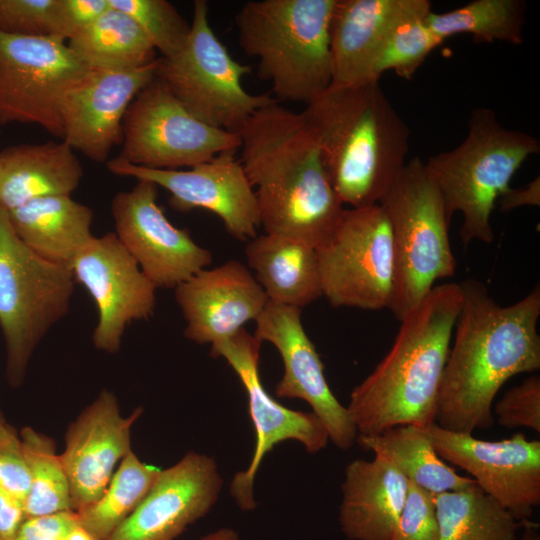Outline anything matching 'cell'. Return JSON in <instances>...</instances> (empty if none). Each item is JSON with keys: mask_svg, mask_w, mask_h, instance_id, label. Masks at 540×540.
Listing matches in <instances>:
<instances>
[{"mask_svg": "<svg viewBox=\"0 0 540 540\" xmlns=\"http://www.w3.org/2000/svg\"><path fill=\"white\" fill-rule=\"evenodd\" d=\"M527 4L522 0H473L456 9L426 15L429 28L443 41L462 33L482 42L520 45Z\"/></svg>", "mask_w": 540, "mask_h": 540, "instance_id": "cell-32", "label": "cell"}, {"mask_svg": "<svg viewBox=\"0 0 540 540\" xmlns=\"http://www.w3.org/2000/svg\"><path fill=\"white\" fill-rule=\"evenodd\" d=\"M355 459L345 469L339 522L350 540H391L408 480L386 458Z\"/></svg>", "mask_w": 540, "mask_h": 540, "instance_id": "cell-24", "label": "cell"}, {"mask_svg": "<svg viewBox=\"0 0 540 540\" xmlns=\"http://www.w3.org/2000/svg\"><path fill=\"white\" fill-rule=\"evenodd\" d=\"M142 412L139 407L123 417L116 396L105 389L69 425L59 456L74 512L103 494L118 462L132 451L131 428Z\"/></svg>", "mask_w": 540, "mask_h": 540, "instance_id": "cell-20", "label": "cell"}, {"mask_svg": "<svg viewBox=\"0 0 540 540\" xmlns=\"http://www.w3.org/2000/svg\"><path fill=\"white\" fill-rule=\"evenodd\" d=\"M461 309L449 349L435 423L473 434L494 423V399L513 376L540 369V288L509 306L499 305L481 282L460 283Z\"/></svg>", "mask_w": 540, "mask_h": 540, "instance_id": "cell-1", "label": "cell"}, {"mask_svg": "<svg viewBox=\"0 0 540 540\" xmlns=\"http://www.w3.org/2000/svg\"><path fill=\"white\" fill-rule=\"evenodd\" d=\"M19 436L29 473L24 520L73 511L68 479L54 440L28 426Z\"/></svg>", "mask_w": 540, "mask_h": 540, "instance_id": "cell-33", "label": "cell"}, {"mask_svg": "<svg viewBox=\"0 0 540 540\" xmlns=\"http://www.w3.org/2000/svg\"><path fill=\"white\" fill-rule=\"evenodd\" d=\"M69 268L75 283L87 290L97 308L93 345L117 353L127 326L153 315L157 288L114 232L94 236Z\"/></svg>", "mask_w": 540, "mask_h": 540, "instance_id": "cell-14", "label": "cell"}, {"mask_svg": "<svg viewBox=\"0 0 540 540\" xmlns=\"http://www.w3.org/2000/svg\"><path fill=\"white\" fill-rule=\"evenodd\" d=\"M390 224L394 280L389 310L400 321L439 279L455 274L449 238L450 219L442 195L425 163H405L378 203Z\"/></svg>", "mask_w": 540, "mask_h": 540, "instance_id": "cell-7", "label": "cell"}, {"mask_svg": "<svg viewBox=\"0 0 540 540\" xmlns=\"http://www.w3.org/2000/svg\"><path fill=\"white\" fill-rule=\"evenodd\" d=\"M523 525L525 530L520 540H540V536L535 524L525 520L523 521Z\"/></svg>", "mask_w": 540, "mask_h": 540, "instance_id": "cell-46", "label": "cell"}, {"mask_svg": "<svg viewBox=\"0 0 540 540\" xmlns=\"http://www.w3.org/2000/svg\"><path fill=\"white\" fill-rule=\"evenodd\" d=\"M161 469L142 462L131 451L121 461L103 494L75 512L78 524L94 540H108L137 508L155 483Z\"/></svg>", "mask_w": 540, "mask_h": 540, "instance_id": "cell-31", "label": "cell"}, {"mask_svg": "<svg viewBox=\"0 0 540 540\" xmlns=\"http://www.w3.org/2000/svg\"><path fill=\"white\" fill-rule=\"evenodd\" d=\"M158 187L137 180L111 202L115 235L156 288H175L212 262L187 229L174 226L157 203Z\"/></svg>", "mask_w": 540, "mask_h": 540, "instance_id": "cell-16", "label": "cell"}, {"mask_svg": "<svg viewBox=\"0 0 540 540\" xmlns=\"http://www.w3.org/2000/svg\"><path fill=\"white\" fill-rule=\"evenodd\" d=\"M109 4L136 22L161 57L176 54L188 39L191 24L166 0H109Z\"/></svg>", "mask_w": 540, "mask_h": 540, "instance_id": "cell-35", "label": "cell"}, {"mask_svg": "<svg viewBox=\"0 0 540 540\" xmlns=\"http://www.w3.org/2000/svg\"><path fill=\"white\" fill-rule=\"evenodd\" d=\"M117 160L151 169L193 167L216 155L237 152L239 134L212 127L190 113L155 78L129 105Z\"/></svg>", "mask_w": 540, "mask_h": 540, "instance_id": "cell-11", "label": "cell"}, {"mask_svg": "<svg viewBox=\"0 0 540 540\" xmlns=\"http://www.w3.org/2000/svg\"><path fill=\"white\" fill-rule=\"evenodd\" d=\"M356 442L390 461L408 482L432 495L474 485L469 476L458 474L434 449L425 428L401 425L378 435H357Z\"/></svg>", "mask_w": 540, "mask_h": 540, "instance_id": "cell-28", "label": "cell"}, {"mask_svg": "<svg viewBox=\"0 0 540 540\" xmlns=\"http://www.w3.org/2000/svg\"><path fill=\"white\" fill-rule=\"evenodd\" d=\"M336 0H250L234 22L275 100L308 105L332 84L330 21Z\"/></svg>", "mask_w": 540, "mask_h": 540, "instance_id": "cell-5", "label": "cell"}, {"mask_svg": "<svg viewBox=\"0 0 540 540\" xmlns=\"http://www.w3.org/2000/svg\"><path fill=\"white\" fill-rule=\"evenodd\" d=\"M497 423L508 429L525 427L540 433V377L533 374L505 392L492 408Z\"/></svg>", "mask_w": 540, "mask_h": 540, "instance_id": "cell-37", "label": "cell"}, {"mask_svg": "<svg viewBox=\"0 0 540 540\" xmlns=\"http://www.w3.org/2000/svg\"><path fill=\"white\" fill-rule=\"evenodd\" d=\"M439 540H517L519 523L475 483L434 495Z\"/></svg>", "mask_w": 540, "mask_h": 540, "instance_id": "cell-30", "label": "cell"}, {"mask_svg": "<svg viewBox=\"0 0 540 540\" xmlns=\"http://www.w3.org/2000/svg\"><path fill=\"white\" fill-rule=\"evenodd\" d=\"M425 431L440 458L470 474L482 491L517 521L527 520L540 504L539 440L516 433L487 441L436 423Z\"/></svg>", "mask_w": 540, "mask_h": 540, "instance_id": "cell-15", "label": "cell"}, {"mask_svg": "<svg viewBox=\"0 0 540 540\" xmlns=\"http://www.w3.org/2000/svg\"><path fill=\"white\" fill-rule=\"evenodd\" d=\"M236 153L222 152L187 170L144 168L116 158L106 166L115 175L164 188L170 193V207L176 211L205 209L217 215L231 236L248 241L256 236L259 212L254 189Z\"/></svg>", "mask_w": 540, "mask_h": 540, "instance_id": "cell-17", "label": "cell"}, {"mask_svg": "<svg viewBox=\"0 0 540 540\" xmlns=\"http://www.w3.org/2000/svg\"><path fill=\"white\" fill-rule=\"evenodd\" d=\"M499 207L502 211H508L522 206L540 205V181L539 177L521 188L509 187L498 198Z\"/></svg>", "mask_w": 540, "mask_h": 540, "instance_id": "cell-43", "label": "cell"}, {"mask_svg": "<svg viewBox=\"0 0 540 540\" xmlns=\"http://www.w3.org/2000/svg\"><path fill=\"white\" fill-rule=\"evenodd\" d=\"M158 58L128 71L89 69L64 99L62 140L90 160L107 162L112 148L122 141L129 105L155 78Z\"/></svg>", "mask_w": 540, "mask_h": 540, "instance_id": "cell-21", "label": "cell"}, {"mask_svg": "<svg viewBox=\"0 0 540 540\" xmlns=\"http://www.w3.org/2000/svg\"><path fill=\"white\" fill-rule=\"evenodd\" d=\"M315 249L322 296L333 307L389 309L393 242L379 204L344 209L331 234Z\"/></svg>", "mask_w": 540, "mask_h": 540, "instance_id": "cell-10", "label": "cell"}, {"mask_svg": "<svg viewBox=\"0 0 540 540\" xmlns=\"http://www.w3.org/2000/svg\"><path fill=\"white\" fill-rule=\"evenodd\" d=\"M23 521V503L0 486V540H12Z\"/></svg>", "mask_w": 540, "mask_h": 540, "instance_id": "cell-42", "label": "cell"}, {"mask_svg": "<svg viewBox=\"0 0 540 540\" xmlns=\"http://www.w3.org/2000/svg\"><path fill=\"white\" fill-rule=\"evenodd\" d=\"M0 486L24 503L29 473L20 436L5 421L0 424Z\"/></svg>", "mask_w": 540, "mask_h": 540, "instance_id": "cell-39", "label": "cell"}, {"mask_svg": "<svg viewBox=\"0 0 540 540\" xmlns=\"http://www.w3.org/2000/svg\"><path fill=\"white\" fill-rule=\"evenodd\" d=\"M4 421H5L4 418L0 414V424L3 423Z\"/></svg>", "mask_w": 540, "mask_h": 540, "instance_id": "cell-47", "label": "cell"}, {"mask_svg": "<svg viewBox=\"0 0 540 540\" xmlns=\"http://www.w3.org/2000/svg\"><path fill=\"white\" fill-rule=\"evenodd\" d=\"M260 347L261 342L244 328L211 344V356L224 358L240 379L255 429V449L250 464L234 475L230 485V493L243 511L256 507L254 479L264 456L276 444L296 440L308 453L314 454L324 449L330 440L325 425L313 412L289 409L267 393L258 370Z\"/></svg>", "mask_w": 540, "mask_h": 540, "instance_id": "cell-13", "label": "cell"}, {"mask_svg": "<svg viewBox=\"0 0 540 540\" xmlns=\"http://www.w3.org/2000/svg\"><path fill=\"white\" fill-rule=\"evenodd\" d=\"M64 540H94V538L78 522L67 532Z\"/></svg>", "mask_w": 540, "mask_h": 540, "instance_id": "cell-45", "label": "cell"}, {"mask_svg": "<svg viewBox=\"0 0 540 540\" xmlns=\"http://www.w3.org/2000/svg\"><path fill=\"white\" fill-rule=\"evenodd\" d=\"M460 283L436 285L401 320L395 340L350 394L346 407L357 434L436 421L439 390L461 309Z\"/></svg>", "mask_w": 540, "mask_h": 540, "instance_id": "cell-3", "label": "cell"}, {"mask_svg": "<svg viewBox=\"0 0 540 540\" xmlns=\"http://www.w3.org/2000/svg\"><path fill=\"white\" fill-rule=\"evenodd\" d=\"M302 114L343 205L378 204L406 163L410 138L379 81L331 85Z\"/></svg>", "mask_w": 540, "mask_h": 540, "instance_id": "cell-4", "label": "cell"}, {"mask_svg": "<svg viewBox=\"0 0 540 540\" xmlns=\"http://www.w3.org/2000/svg\"><path fill=\"white\" fill-rule=\"evenodd\" d=\"M245 257L268 300L302 309L322 296L314 247L265 233L247 241Z\"/></svg>", "mask_w": 540, "mask_h": 540, "instance_id": "cell-27", "label": "cell"}, {"mask_svg": "<svg viewBox=\"0 0 540 540\" xmlns=\"http://www.w3.org/2000/svg\"><path fill=\"white\" fill-rule=\"evenodd\" d=\"M83 177L75 151L63 140L0 151V207L13 210L36 198L71 195Z\"/></svg>", "mask_w": 540, "mask_h": 540, "instance_id": "cell-25", "label": "cell"}, {"mask_svg": "<svg viewBox=\"0 0 540 540\" xmlns=\"http://www.w3.org/2000/svg\"><path fill=\"white\" fill-rule=\"evenodd\" d=\"M175 289V300L186 326L184 335L214 344L256 320L268 298L250 270L237 260L202 269Z\"/></svg>", "mask_w": 540, "mask_h": 540, "instance_id": "cell-22", "label": "cell"}, {"mask_svg": "<svg viewBox=\"0 0 540 540\" xmlns=\"http://www.w3.org/2000/svg\"><path fill=\"white\" fill-rule=\"evenodd\" d=\"M429 12L410 16L391 30L374 60L373 80L379 81L380 76L389 70L401 78H412L430 53L442 45L444 41L426 23Z\"/></svg>", "mask_w": 540, "mask_h": 540, "instance_id": "cell-34", "label": "cell"}, {"mask_svg": "<svg viewBox=\"0 0 540 540\" xmlns=\"http://www.w3.org/2000/svg\"><path fill=\"white\" fill-rule=\"evenodd\" d=\"M74 285L70 268L29 249L0 207V329L11 386L23 382L38 344L69 312Z\"/></svg>", "mask_w": 540, "mask_h": 540, "instance_id": "cell-8", "label": "cell"}, {"mask_svg": "<svg viewBox=\"0 0 540 540\" xmlns=\"http://www.w3.org/2000/svg\"><path fill=\"white\" fill-rule=\"evenodd\" d=\"M88 71L66 41L0 32V124L38 125L62 140L64 99Z\"/></svg>", "mask_w": 540, "mask_h": 540, "instance_id": "cell-12", "label": "cell"}, {"mask_svg": "<svg viewBox=\"0 0 540 540\" xmlns=\"http://www.w3.org/2000/svg\"><path fill=\"white\" fill-rule=\"evenodd\" d=\"M64 537H65V535L57 538L56 540H64Z\"/></svg>", "mask_w": 540, "mask_h": 540, "instance_id": "cell-48", "label": "cell"}, {"mask_svg": "<svg viewBox=\"0 0 540 540\" xmlns=\"http://www.w3.org/2000/svg\"><path fill=\"white\" fill-rule=\"evenodd\" d=\"M391 540H439L434 495L409 482Z\"/></svg>", "mask_w": 540, "mask_h": 540, "instance_id": "cell-38", "label": "cell"}, {"mask_svg": "<svg viewBox=\"0 0 540 540\" xmlns=\"http://www.w3.org/2000/svg\"><path fill=\"white\" fill-rule=\"evenodd\" d=\"M222 483L214 459L190 451L160 471L141 503L108 540H176L211 510Z\"/></svg>", "mask_w": 540, "mask_h": 540, "instance_id": "cell-19", "label": "cell"}, {"mask_svg": "<svg viewBox=\"0 0 540 540\" xmlns=\"http://www.w3.org/2000/svg\"><path fill=\"white\" fill-rule=\"evenodd\" d=\"M109 7V0H57L53 37L68 42Z\"/></svg>", "mask_w": 540, "mask_h": 540, "instance_id": "cell-40", "label": "cell"}, {"mask_svg": "<svg viewBox=\"0 0 540 540\" xmlns=\"http://www.w3.org/2000/svg\"><path fill=\"white\" fill-rule=\"evenodd\" d=\"M76 523L74 511L26 519L12 540H56L66 535Z\"/></svg>", "mask_w": 540, "mask_h": 540, "instance_id": "cell-41", "label": "cell"}, {"mask_svg": "<svg viewBox=\"0 0 540 540\" xmlns=\"http://www.w3.org/2000/svg\"><path fill=\"white\" fill-rule=\"evenodd\" d=\"M429 11L428 0H336L330 21L331 85L377 81L371 71L384 39L404 19Z\"/></svg>", "mask_w": 540, "mask_h": 540, "instance_id": "cell-23", "label": "cell"}, {"mask_svg": "<svg viewBox=\"0 0 540 540\" xmlns=\"http://www.w3.org/2000/svg\"><path fill=\"white\" fill-rule=\"evenodd\" d=\"M19 239L45 260L69 267L77 253L94 237L93 211L71 198H36L8 211Z\"/></svg>", "mask_w": 540, "mask_h": 540, "instance_id": "cell-26", "label": "cell"}, {"mask_svg": "<svg viewBox=\"0 0 540 540\" xmlns=\"http://www.w3.org/2000/svg\"><path fill=\"white\" fill-rule=\"evenodd\" d=\"M57 0H0V32L52 36Z\"/></svg>", "mask_w": 540, "mask_h": 540, "instance_id": "cell-36", "label": "cell"}, {"mask_svg": "<svg viewBox=\"0 0 540 540\" xmlns=\"http://www.w3.org/2000/svg\"><path fill=\"white\" fill-rule=\"evenodd\" d=\"M208 12L205 0L194 1L187 41L176 54L158 58L155 76L195 117L239 134L257 110L277 101L269 93L244 89L242 78L251 67L230 55L210 26Z\"/></svg>", "mask_w": 540, "mask_h": 540, "instance_id": "cell-9", "label": "cell"}, {"mask_svg": "<svg viewBox=\"0 0 540 540\" xmlns=\"http://www.w3.org/2000/svg\"><path fill=\"white\" fill-rule=\"evenodd\" d=\"M540 152L539 140L505 128L486 107L472 110L468 133L455 148L430 156L426 169L439 189L448 218L462 215L460 238L491 243V214L502 193L527 158Z\"/></svg>", "mask_w": 540, "mask_h": 540, "instance_id": "cell-6", "label": "cell"}, {"mask_svg": "<svg viewBox=\"0 0 540 540\" xmlns=\"http://www.w3.org/2000/svg\"><path fill=\"white\" fill-rule=\"evenodd\" d=\"M255 322V338L274 345L283 361L275 395L306 401L336 447L350 449L358 435L356 427L328 385L323 363L302 324L301 309L268 300Z\"/></svg>", "mask_w": 540, "mask_h": 540, "instance_id": "cell-18", "label": "cell"}, {"mask_svg": "<svg viewBox=\"0 0 540 540\" xmlns=\"http://www.w3.org/2000/svg\"><path fill=\"white\" fill-rule=\"evenodd\" d=\"M67 44L90 70H134L158 58L156 49L136 22L111 6Z\"/></svg>", "mask_w": 540, "mask_h": 540, "instance_id": "cell-29", "label": "cell"}, {"mask_svg": "<svg viewBox=\"0 0 540 540\" xmlns=\"http://www.w3.org/2000/svg\"><path fill=\"white\" fill-rule=\"evenodd\" d=\"M198 540H240L238 533L229 527L220 528Z\"/></svg>", "mask_w": 540, "mask_h": 540, "instance_id": "cell-44", "label": "cell"}, {"mask_svg": "<svg viewBox=\"0 0 540 540\" xmlns=\"http://www.w3.org/2000/svg\"><path fill=\"white\" fill-rule=\"evenodd\" d=\"M239 136V159L254 189L265 233L319 246L345 208L302 112L274 102L257 110Z\"/></svg>", "mask_w": 540, "mask_h": 540, "instance_id": "cell-2", "label": "cell"}]
</instances>
